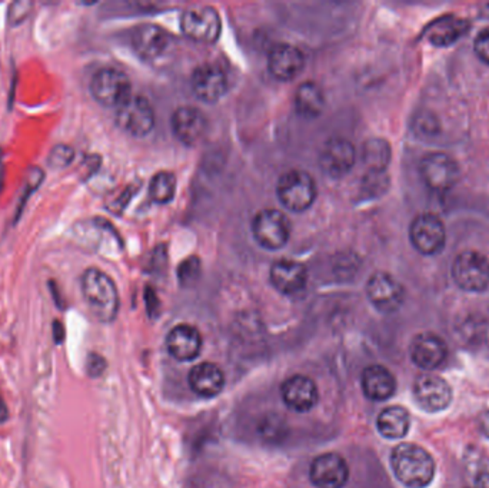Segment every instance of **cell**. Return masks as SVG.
Returning <instances> with one entry per match:
<instances>
[{"mask_svg":"<svg viewBox=\"0 0 489 488\" xmlns=\"http://www.w3.org/2000/svg\"><path fill=\"white\" fill-rule=\"evenodd\" d=\"M468 28L469 24L459 17L447 16L431 24V28L428 31V39L437 46H447L454 43Z\"/></svg>","mask_w":489,"mask_h":488,"instance_id":"27","label":"cell"},{"mask_svg":"<svg viewBox=\"0 0 489 488\" xmlns=\"http://www.w3.org/2000/svg\"><path fill=\"white\" fill-rule=\"evenodd\" d=\"M362 391L372 401H385L394 396L397 381L392 372L382 366H371L363 369Z\"/></svg>","mask_w":489,"mask_h":488,"instance_id":"24","label":"cell"},{"mask_svg":"<svg viewBox=\"0 0 489 488\" xmlns=\"http://www.w3.org/2000/svg\"><path fill=\"white\" fill-rule=\"evenodd\" d=\"M166 349L178 361H192L201 354L202 335L192 325H176L166 337Z\"/></svg>","mask_w":489,"mask_h":488,"instance_id":"22","label":"cell"},{"mask_svg":"<svg viewBox=\"0 0 489 488\" xmlns=\"http://www.w3.org/2000/svg\"><path fill=\"white\" fill-rule=\"evenodd\" d=\"M53 337L58 344H61L65 339V328H63L62 322L56 321L53 324Z\"/></svg>","mask_w":489,"mask_h":488,"instance_id":"36","label":"cell"},{"mask_svg":"<svg viewBox=\"0 0 489 488\" xmlns=\"http://www.w3.org/2000/svg\"><path fill=\"white\" fill-rule=\"evenodd\" d=\"M410 243L424 255L439 254L445 246L444 222L434 214H422L410 224Z\"/></svg>","mask_w":489,"mask_h":488,"instance_id":"10","label":"cell"},{"mask_svg":"<svg viewBox=\"0 0 489 488\" xmlns=\"http://www.w3.org/2000/svg\"><path fill=\"white\" fill-rule=\"evenodd\" d=\"M105 368H107V362H105V359L100 355L92 354L88 359V372H89L90 377L102 376Z\"/></svg>","mask_w":489,"mask_h":488,"instance_id":"34","label":"cell"},{"mask_svg":"<svg viewBox=\"0 0 489 488\" xmlns=\"http://www.w3.org/2000/svg\"><path fill=\"white\" fill-rule=\"evenodd\" d=\"M45 179V172L42 171L41 167H32L28 174V179H26V185H24V194H22L21 204H19V209H17L16 219H19L21 212L24 211V206L28 201L29 196L33 194L36 189L39 188V185Z\"/></svg>","mask_w":489,"mask_h":488,"instance_id":"31","label":"cell"},{"mask_svg":"<svg viewBox=\"0 0 489 488\" xmlns=\"http://www.w3.org/2000/svg\"><path fill=\"white\" fill-rule=\"evenodd\" d=\"M191 85L193 95L205 103H216L228 92L226 73L213 63L198 66L192 75Z\"/></svg>","mask_w":489,"mask_h":488,"instance_id":"15","label":"cell"},{"mask_svg":"<svg viewBox=\"0 0 489 488\" xmlns=\"http://www.w3.org/2000/svg\"><path fill=\"white\" fill-rule=\"evenodd\" d=\"M362 161L371 172H383L390 162V147L383 140L366 142L363 145Z\"/></svg>","mask_w":489,"mask_h":488,"instance_id":"29","label":"cell"},{"mask_svg":"<svg viewBox=\"0 0 489 488\" xmlns=\"http://www.w3.org/2000/svg\"><path fill=\"white\" fill-rule=\"evenodd\" d=\"M476 488H489V473H484L476 480Z\"/></svg>","mask_w":489,"mask_h":488,"instance_id":"37","label":"cell"},{"mask_svg":"<svg viewBox=\"0 0 489 488\" xmlns=\"http://www.w3.org/2000/svg\"><path fill=\"white\" fill-rule=\"evenodd\" d=\"M356 162V149L345 138H331L319 154V167L332 179H339L351 172Z\"/></svg>","mask_w":489,"mask_h":488,"instance_id":"11","label":"cell"},{"mask_svg":"<svg viewBox=\"0 0 489 488\" xmlns=\"http://www.w3.org/2000/svg\"><path fill=\"white\" fill-rule=\"evenodd\" d=\"M82 294L98 321H115L119 312V292L108 273L99 268H88L82 275Z\"/></svg>","mask_w":489,"mask_h":488,"instance_id":"2","label":"cell"},{"mask_svg":"<svg viewBox=\"0 0 489 488\" xmlns=\"http://www.w3.org/2000/svg\"><path fill=\"white\" fill-rule=\"evenodd\" d=\"M390 465L395 477L408 488H425L435 477V461L417 444L402 443L392 451Z\"/></svg>","mask_w":489,"mask_h":488,"instance_id":"1","label":"cell"},{"mask_svg":"<svg viewBox=\"0 0 489 488\" xmlns=\"http://www.w3.org/2000/svg\"><path fill=\"white\" fill-rule=\"evenodd\" d=\"M132 86L127 73L119 69L102 68L90 81V93L96 102L118 110L132 96Z\"/></svg>","mask_w":489,"mask_h":488,"instance_id":"5","label":"cell"},{"mask_svg":"<svg viewBox=\"0 0 489 488\" xmlns=\"http://www.w3.org/2000/svg\"><path fill=\"white\" fill-rule=\"evenodd\" d=\"M73 159H75V150L72 147L65 144L56 145L49 154L48 165L52 169H65L72 164Z\"/></svg>","mask_w":489,"mask_h":488,"instance_id":"30","label":"cell"},{"mask_svg":"<svg viewBox=\"0 0 489 488\" xmlns=\"http://www.w3.org/2000/svg\"><path fill=\"white\" fill-rule=\"evenodd\" d=\"M117 123L120 129L135 138H144L155 127V112L151 102L141 95H132L117 110Z\"/></svg>","mask_w":489,"mask_h":488,"instance_id":"6","label":"cell"},{"mask_svg":"<svg viewBox=\"0 0 489 488\" xmlns=\"http://www.w3.org/2000/svg\"><path fill=\"white\" fill-rule=\"evenodd\" d=\"M304 53L296 46L289 43L275 44L268 58L270 75L279 82H289L304 71Z\"/></svg>","mask_w":489,"mask_h":488,"instance_id":"18","label":"cell"},{"mask_svg":"<svg viewBox=\"0 0 489 488\" xmlns=\"http://www.w3.org/2000/svg\"><path fill=\"white\" fill-rule=\"evenodd\" d=\"M309 475L316 488H343L349 480V468L343 457L326 453L312 461Z\"/></svg>","mask_w":489,"mask_h":488,"instance_id":"16","label":"cell"},{"mask_svg":"<svg viewBox=\"0 0 489 488\" xmlns=\"http://www.w3.org/2000/svg\"><path fill=\"white\" fill-rule=\"evenodd\" d=\"M176 177L172 172L161 171L152 177L151 185H149V195L152 201L156 204H169L174 198L176 194Z\"/></svg>","mask_w":489,"mask_h":488,"instance_id":"28","label":"cell"},{"mask_svg":"<svg viewBox=\"0 0 489 488\" xmlns=\"http://www.w3.org/2000/svg\"><path fill=\"white\" fill-rule=\"evenodd\" d=\"M366 295L371 304L383 314H392L404 304L405 291L390 273H373L366 283Z\"/></svg>","mask_w":489,"mask_h":488,"instance_id":"9","label":"cell"},{"mask_svg":"<svg viewBox=\"0 0 489 488\" xmlns=\"http://www.w3.org/2000/svg\"><path fill=\"white\" fill-rule=\"evenodd\" d=\"M132 46L145 61L156 62L166 58L174 46V39L156 24H142L132 34Z\"/></svg>","mask_w":489,"mask_h":488,"instance_id":"13","label":"cell"},{"mask_svg":"<svg viewBox=\"0 0 489 488\" xmlns=\"http://www.w3.org/2000/svg\"><path fill=\"white\" fill-rule=\"evenodd\" d=\"M181 29L192 41L199 43H213L220 38L222 21L213 7H191L182 14Z\"/></svg>","mask_w":489,"mask_h":488,"instance_id":"7","label":"cell"},{"mask_svg":"<svg viewBox=\"0 0 489 488\" xmlns=\"http://www.w3.org/2000/svg\"><path fill=\"white\" fill-rule=\"evenodd\" d=\"M33 7L32 2H16L9 7V22L12 26H17L29 16L31 9Z\"/></svg>","mask_w":489,"mask_h":488,"instance_id":"32","label":"cell"},{"mask_svg":"<svg viewBox=\"0 0 489 488\" xmlns=\"http://www.w3.org/2000/svg\"><path fill=\"white\" fill-rule=\"evenodd\" d=\"M479 428L483 431L484 435L489 438V410L484 411L479 416Z\"/></svg>","mask_w":489,"mask_h":488,"instance_id":"35","label":"cell"},{"mask_svg":"<svg viewBox=\"0 0 489 488\" xmlns=\"http://www.w3.org/2000/svg\"><path fill=\"white\" fill-rule=\"evenodd\" d=\"M295 110L305 120H315L325 110V95L321 86L315 82L299 85L295 93Z\"/></svg>","mask_w":489,"mask_h":488,"instance_id":"25","label":"cell"},{"mask_svg":"<svg viewBox=\"0 0 489 488\" xmlns=\"http://www.w3.org/2000/svg\"><path fill=\"white\" fill-rule=\"evenodd\" d=\"M270 283L284 295H296L308 282V271L298 261L279 260L270 266Z\"/></svg>","mask_w":489,"mask_h":488,"instance_id":"20","label":"cell"},{"mask_svg":"<svg viewBox=\"0 0 489 488\" xmlns=\"http://www.w3.org/2000/svg\"><path fill=\"white\" fill-rule=\"evenodd\" d=\"M414 396L418 406L427 413H439L448 408L452 401L449 384L435 374H422L415 379Z\"/></svg>","mask_w":489,"mask_h":488,"instance_id":"14","label":"cell"},{"mask_svg":"<svg viewBox=\"0 0 489 488\" xmlns=\"http://www.w3.org/2000/svg\"><path fill=\"white\" fill-rule=\"evenodd\" d=\"M281 394L284 403L296 413H308L319 401V391L315 381L299 374L285 379L281 387Z\"/></svg>","mask_w":489,"mask_h":488,"instance_id":"19","label":"cell"},{"mask_svg":"<svg viewBox=\"0 0 489 488\" xmlns=\"http://www.w3.org/2000/svg\"><path fill=\"white\" fill-rule=\"evenodd\" d=\"M189 386L198 396L211 398L222 393L225 387V374L213 362H202L192 368L189 374Z\"/></svg>","mask_w":489,"mask_h":488,"instance_id":"23","label":"cell"},{"mask_svg":"<svg viewBox=\"0 0 489 488\" xmlns=\"http://www.w3.org/2000/svg\"><path fill=\"white\" fill-rule=\"evenodd\" d=\"M277 199L292 212H304L314 206L316 199V184L308 172L292 169L285 172L277 187Z\"/></svg>","mask_w":489,"mask_h":488,"instance_id":"3","label":"cell"},{"mask_svg":"<svg viewBox=\"0 0 489 488\" xmlns=\"http://www.w3.org/2000/svg\"><path fill=\"white\" fill-rule=\"evenodd\" d=\"M174 137L186 147L198 145L208 132V120L195 106H181L172 115Z\"/></svg>","mask_w":489,"mask_h":488,"instance_id":"17","label":"cell"},{"mask_svg":"<svg viewBox=\"0 0 489 488\" xmlns=\"http://www.w3.org/2000/svg\"><path fill=\"white\" fill-rule=\"evenodd\" d=\"M452 275L462 290L479 292L489 283V263L483 254L464 251L452 265Z\"/></svg>","mask_w":489,"mask_h":488,"instance_id":"8","label":"cell"},{"mask_svg":"<svg viewBox=\"0 0 489 488\" xmlns=\"http://www.w3.org/2000/svg\"><path fill=\"white\" fill-rule=\"evenodd\" d=\"M421 177L428 188L434 192H447L458 181V165L449 155L435 152L422 159Z\"/></svg>","mask_w":489,"mask_h":488,"instance_id":"12","label":"cell"},{"mask_svg":"<svg viewBox=\"0 0 489 488\" xmlns=\"http://www.w3.org/2000/svg\"><path fill=\"white\" fill-rule=\"evenodd\" d=\"M475 52L481 61L485 62L489 65V28L476 36Z\"/></svg>","mask_w":489,"mask_h":488,"instance_id":"33","label":"cell"},{"mask_svg":"<svg viewBox=\"0 0 489 488\" xmlns=\"http://www.w3.org/2000/svg\"><path fill=\"white\" fill-rule=\"evenodd\" d=\"M252 234L255 241L265 250H281L291 238V222L284 212L262 209L253 216Z\"/></svg>","mask_w":489,"mask_h":488,"instance_id":"4","label":"cell"},{"mask_svg":"<svg viewBox=\"0 0 489 488\" xmlns=\"http://www.w3.org/2000/svg\"><path fill=\"white\" fill-rule=\"evenodd\" d=\"M377 426L382 437L388 440H400L409 431V413L404 407H388L378 416Z\"/></svg>","mask_w":489,"mask_h":488,"instance_id":"26","label":"cell"},{"mask_svg":"<svg viewBox=\"0 0 489 488\" xmlns=\"http://www.w3.org/2000/svg\"><path fill=\"white\" fill-rule=\"evenodd\" d=\"M409 354L415 366L425 371H432L442 366L448 349L441 337L431 332H424L415 337L409 347Z\"/></svg>","mask_w":489,"mask_h":488,"instance_id":"21","label":"cell"},{"mask_svg":"<svg viewBox=\"0 0 489 488\" xmlns=\"http://www.w3.org/2000/svg\"><path fill=\"white\" fill-rule=\"evenodd\" d=\"M7 418V408L4 398L0 396V421H5Z\"/></svg>","mask_w":489,"mask_h":488,"instance_id":"38","label":"cell"}]
</instances>
